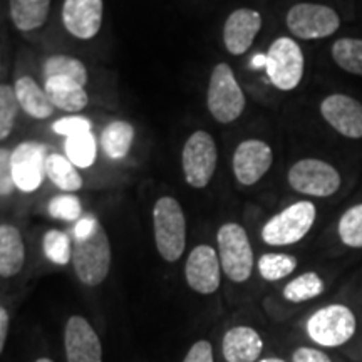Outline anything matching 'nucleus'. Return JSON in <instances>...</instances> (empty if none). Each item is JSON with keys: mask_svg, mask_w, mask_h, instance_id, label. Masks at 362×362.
I'll return each instance as SVG.
<instances>
[{"mask_svg": "<svg viewBox=\"0 0 362 362\" xmlns=\"http://www.w3.org/2000/svg\"><path fill=\"white\" fill-rule=\"evenodd\" d=\"M153 232L161 259L176 262L187 247V218L180 202L173 197H161L153 208Z\"/></svg>", "mask_w": 362, "mask_h": 362, "instance_id": "obj_1", "label": "nucleus"}, {"mask_svg": "<svg viewBox=\"0 0 362 362\" xmlns=\"http://www.w3.org/2000/svg\"><path fill=\"white\" fill-rule=\"evenodd\" d=\"M72 264L81 282L96 287L106 280L111 269V243L106 230L98 223L94 232L84 238H76Z\"/></svg>", "mask_w": 362, "mask_h": 362, "instance_id": "obj_2", "label": "nucleus"}, {"mask_svg": "<svg viewBox=\"0 0 362 362\" xmlns=\"http://www.w3.org/2000/svg\"><path fill=\"white\" fill-rule=\"evenodd\" d=\"M245 94L235 78L232 67L220 62L214 67L208 83L206 106L210 115L220 124L237 121L245 110Z\"/></svg>", "mask_w": 362, "mask_h": 362, "instance_id": "obj_3", "label": "nucleus"}, {"mask_svg": "<svg viewBox=\"0 0 362 362\" xmlns=\"http://www.w3.org/2000/svg\"><path fill=\"white\" fill-rule=\"evenodd\" d=\"M315 216L317 210L312 202L293 203L267 221L262 228V240L272 247L293 245L310 232Z\"/></svg>", "mask_w": 362, "mask_h": 362, "instance_id": "obj_4", "label": "nucleus"}, {"mask_svg": "<svg viewBox=\"0 0 362 362\" xmlns=\"http://www.w3.org/2000/svg\"><path fill=\"white\" fill-rule=\"evenodd\" d=\"M216 242L218 259L226 277L237 284L247 282L253 270V250L245 228L238 223L221 225Z\"/></svg>", "mask_w": 362, "mask_h": 362, "instance_id": "obj_5", "label": "nucleus"}, {"mask_svg": "<svg viewBox=\"0 0 362 362\" xmlns=\"http://www.w3.org/2000/svg\"><path fill=\"white\" fill-rule=\"evenodd\" d=\"M216 161L218 151L214 136L203 129L194 131L181 151V166L189 187L197 189L208 187L215 175Z\"/></svg>", "mask_w": 362, "mask_h": 362, "instance_id": "obj_6", "label": "nucleus"}, {"mask_svg": "<svg viewBox=\"0 0 362 362\" xmlns=\"http://www.w3.org/2000/svg\"><path fill=\"white\" fill-rule=\"evenodd\" d=\"M304 54L291 37L275 39L265 56V69L270 83L280 90H292L304 78Z\"/></svg>", "mask_w": 362, "mask_h": 362, "instance_id": "obj_7", "label": "nucleus"}, {"mask_svg": "<svg viewBox=\"0 0 362 362\" xmlns=\"http://www.w3.org/2000/svg\"><path fill=\"white\" fill-rule=\"evenodd\" d=\"M356 315L347 305L332 304L322 307L307 320V334L324 347H339L349 342L356 334Z\"/></svg>", "mask_w": 362, "mask_h": 362, "instance_id": "obj_8", "label": "nucleus"}, {"mask_svg": "<svg viewBox=\"0 0 362 362\" xmlns=\"http://www.w3.org/2000/svg\"><path fill=\"white\" fill-rule=\"evenodd\" d=\"M285 22L292 35L304 40L325 39L341 27L339 13L332 7L309 2L296 4L288 8Z\"/></svg>", "mask_w": 362, "mask_h": 362, "instance_id": "obj_9", "label": "nucleus"}, {"mask_svg": "<svg viewBox=\"0 0 362 362\" xmlns=\"http://www.w3.org/2000/svg\"><path fill=\"white\" fill-rule=\"evenodd\" d=\"M288 185L302 194L327 198L341 188V175L329 163L305 158L288 170Z\"/></svg>", "mask_w": 362, "mask_h": 362, "instance_id": "obj_10", "label": "nucleus"}, {"mask_svg": "<svg viewBox=\"0 0 362 362\" xmlns=\"http://www.w3.org/2000/svg\"><path fill=\"white\" fill-rule=\"evenodd\" d=\"M47 163V149L42 143L24 141L13 148L11 156L12 176L16 188L24 193H33L42 187Z\"/></svg>", "mask_w": 362, "mask_h": 362, "instance_id": "obj_11", "label": "nucleus"}, {"mask_svg": "<svg viewBox=\"0 0 362 362\" xmlns=\"http://www.w3.org/2000/svg\"><path fill=\"white\" fill-rule=\"evenodd\" d=\"M274 161L272 148L262 139H245L233 153V175L238 183L250 187L260 181Z\"/></svg>", "mask_w": 362, "mask_h": 362, "instance_id": "obj_12", "label": "nucleus"}, {"mask_svg": "<svg viewBox=\"0 0 362 362\" xmlns=\"http://www.w3.org/2000/svg\"><path fill=\"white\" fill-rule=\"evenodd\" d=\"M221 264L218 252L210 245L194 247L185 265V277L189 288L202 296L215 293L220 287Z\"/></svg>", "mask_w": 362, "mask_h": 362, "instance_id": "obj_13", "label": "nucleus"}, {"mask_svg": "<svg viewBox=\"0 0 362 362\" xmlns=\"http://www.w3.org/2000/svg\"><path fill=\"white\" fill-rule=\"evenodd\" d=\"M320 115L330 128L351 139L362 138V104L346 94H330L320 103Z\"/></svg>", "mask_w": 362, "mask_h": 362, "instance_id": "obj_14", "label": "nucleus"}, {"mask_svg": "<svg viewBox=\"0 0 362 362\" xmlns=\"http://www.w3.org/2000/svg\"><path fill=\"white\" fill-rule=\"evenodd\" d=\"M67 362H103V346L89 320L72 315L64 334Z\"/></svg>", "mask_w": 362, "mask_h": 362, "instance_id": "obj_15", "label": "nucleus"}, {"mask_svg": "<svg viewBox=\"0 0 362 362\" xmlns=\"http://www.w3.org/2000/svg\"><path fill=\"white\" fill-rule=\"evenodd\" d=\"M103 0H66L62 6V22L66 30L76 39H94L101 30Z\"/></svg>", "mask_w": 362, "mask_h": 362, "instance_id": "obj_16", "label": "nucleus"}, {"mask_svg": "<svg viewBox=\"0 0 362 362\" xmlns=\"http://www.w3.org/2000/svg\"><path fill=\"white\" fill-rule=\"evenodd\" d=\"M262 29L260 12L253 8H237L223 25V44L232 56H242L252 47L253 40Z\"/></svg>", "mask_w": 362, "mask_h": 362, "instance_id": "obj_17", "label": "nucleus"}, {"mask_svg": "<svg viewBox=\"0 0 362 362\" xmlns=\"http://www.w3.org/2000/svg\"><path fill=\"white\" fill-rule=\"evenodd\" d=\"M264 349V341L255 329L238 325L230 329L221 341V352L226 362H253Z\"/></svg>", "mask_w": 362, "mask_h": 362, "instance_id": "obj_18", "label": "nucleus"}, {"mask_svg": "<svg viewBox=\"0 0 362 362\" xmlns=\"http://www.w3.org/2000/svg\"><path fill=\"white\" fill-rule=\"evenodd\" d=\"M44 89L52 106L66 112L83 111L89 103L84 86L66 78L44 79Z\"/></svg>", "mask_w": 362, "mask_h": 362, "instance_id": "obj_19", "label": "nucleus"}, {"mask_svg": "<svg viewBox=\"0 0 362 362\" xmlns=\"http://www.w3.org/2000/svg\"><path fill=\"white\" fill-rule=\"evenodd\" d=\"M16 90V98L22 111L27 116L34 117V119H45V117L52 116L54 106L49 99L45 89L35 83L30 76H22L13 84Z\"/></svg>", "mask_w": 362, "mask_h": 362, "instance_id": "obj_20", "label": "nucleus"}, {"mask_svg": "<svg viewBox=\"0 0 362 362\" xmlns=\"http://www.w3.org/2000/svg\"><path fill=\"white\" fill-rule=\"evenodd\" d=\"M25 262V245L16 226L0 225V277H13Z\"/></svg>", "mask_w": 362, "mask_h": 362, "instance_id": "obj_21", "label": "nucleus"}, {"mask_svg": "<svg viewBox=\"0 0 362 362\" xmlns=\"http://www.w3.org/2000/svg\"><path fill=\"white\" fill-rule=\"evenodd\" d=\"M51 0H11V17L21 33H33L45 24Z\"/></svg>", "mask_w": 362, "mask_h": 362, "instance_id": "obj_22", "label": "nucleus"}, {"mask_svg": "<svg viewBox=\"0 0 362 362\" xmlns=\"http://www.w3.org/2000/svg\"><path fill=\"white\" fill-rule=\"evenodd\" d=\"M134 128L126 121H112L104 128L101 134V146L104 155L110 160H123L133 146Z\"/></svg>", "mask_w": 362, "mask_h": 362, "instance_id": "obj_23", "label": "nucleus"}, {"mask_svg": "<svg viewBox=\"0 0 362 362\" xmlns=\"http://www.w3.org/2000/svg\"><path fill=\"white\" fill-rule=\"evenodd\" d=\"M45 173H47L49 180L57 188H61L62 192L72 193L83 188V176H81L79 170L72 165L69 158L59 155V153H52V155L47 156Z\"/></svg>", "mask_w": 362, "mask_h": 362, "instance_id": "obj_24", "label": "nucleus"}, {"mask_svg": "<svg viewBox=\"0 0 362 362\" xmlns=\"http://www.w3.org/2000/svg\"><path fill=\"white\" fill-rule=\"evenodd\" d=\"M44 79L51 78H66L71 81H76L81 86H86L88 83V69L79 59L64 56V54H57V56H51L44 61L42 66Z\"/></svg>", "mask_w": 362, "mask_h": 362, "instance_id": "obj_25", "label": "nucleus"}, {"mask_svg": "<svg viewBox=\"0 0 362 362\" xmlns=\"http://www.w3.org/2000/svg\"><path fill=\"white\" fill-rule=\"evenodd\" d=\"M64 151L76 168H89L96 161L98 155V144L94 134L90 131H86V133L69 136V138H66Z\"/></svg>", "mask_w": 362, "mask_h": 362, "instance_id": "obj_26", "label": "nucleus"}, {"mask_svg": "<svg viewBox=\"0 0 362 362\" xmlns=\"http://www.w3.org/2000/svg\"><path fill=\"white\" fill-rule=\"evenodd\" d=\"M332 59L342 71L362 76V39L342 37L332 45Z\"/></svg>", "mask_w": 362, "mask_h": 362, "instance_id": "obj_27", "label": "nucleus"}, {"mask_svg": "<svg viewBox=\"0 0 362 362\" xmlns=\"http://www.w3.org/2000/svg\"><path fill=\"white\" fill-rule=\"evenodd\" d=\"M324 292V282L315 272H307V274L298 275L285 285L284 297L293 304H300V302L310 300V298L319 297Z\"/></svg>", "mask_w": 362, "mask_h": 362, "instance_id": "obj_28", "label": "nucleus"}, {"mask_svg": "<svg viewBox=\"0 0 362 362\" xmlns=\"http://www.w3.org/2000/svg\"><path fill=\"white\" fill-rule=\"evenodd\" d=\"M297 269V259L287 253H265L259 260V272L262 279L275 282L282 280Z\"/></svg>", "mask_w": 362, "mask_h": 362, "instance_id": "obj_29", "label": "nucleus"}, {"mask_svg": "<svg viewBox=\"0 0 362 362\" xmlns=\"http://www.w3.org/2000/svg\"><path fill=\"white\" fill-rule=\"evenodd\" d=\"M44 253L52 264L56 265H67L72 260V243L71 238L67 237L61 230H49L44 235Z\"/></svg>", "mask_w": 362, "mask_h": 362, "instance_id": "obj_30", "label": "nucleus"}, {"mask_svg": "<svg viewBox=\"0 0 362 362\" xmlns=\"http://www.w3.org/2000/svg\"><path fill=\"white\" fill-rule=\"evenodd\" d=\"M339 237L344 245L362 248V203L351 206L339 220Z\"/></svg>", "mask_w": 362, "mask_h": 362, "instance_id": "obj_31", "label": "nucleus"}, {"mask_svg": "<svg viewBox=\"0 0 362 362\" xmlns=\"http://www.w3.org/2000/svg\"><path fill=\"white\" fill-rule=\"evenodd\" d=\"M19 107L16 90L12 86L0 84V141H4L12 134Z\"/></svg>", "mask_w": 362, "mask_h": 362, "instance_id": "obj_32", "label": "nucleus"}, {"mask_svg": "<svg viewBox=\"0 0 362 362\" xmlns=\"http://www.w3.org/2000/svg\"><path fill=\"white\" fill-rule=\"evenodd\" d=\"M49 214L57 220L76 221L81 218L83 206H81L79 198L74 197V194H59V197H54L51 203H49Z\"/></svg>", "mask_w": 362, "mask_h": 362, "instance_id": "obj_33", "label": "nucleus"}, {"mask_svg": "<svg viewBox=\"0 0 362 362\" xmlns=\"http://www.w3.org/2000/svg\"><path fill=\"white\" fill-rule=\"evenodd\" d=\"M90 129H93V123H90L88 117H83V116L61 117V119H57L56 123L52 124L54 133L66 136V138L79 134V133H86V131H90Z\"/></svg>", "mask_w": 362, "mask_h": 362, "instance_id": "obj_34", "label": "nucleus"}, {"mask_svg": "<svg viewBox=\"0 0 362 362\" xmlns=\"http://www.w3.org/2000/svg\"><path fill=\"white\" fill-rule=\"evenodd\" d=\"M12 151L6 148H0V197H8L16 189L12 176V165H11Z\"/></svg>", "mask_w": 362, "mask_h": 362, "instance_id": "obj_35", "label": "nucleus"}, {"mask_svg": "<svg viewBox=\"0 0 362 362\" xmlns=\"http://www.w3.org/2000/svg\"><path fill=\"white\" fill-rule=\"evenodd\" d=\"M183 362H215L214 347H211V344L208 341L194 342Z\"/></svg>", "mask_w": 362, "mask_h": 362, "instance_id": "obj_36", "label": "nucleus"}, {"mask_svg": "<svg viewBox=\"0 0 362 362\" xmlns=\"http://www.w3.org/2000/svg\"><path fill=\"white\" fill-rule=\"evenodd\" d=\"M293 362H332L330 357L324 352L310 349V347H298L292 356Z\"/></svg>", "mask_w": 362, "mask_h": 362, "instance_id": "obj_37", "label": "nucleus"}, {"mask_svg": "<svg viewBox=\"0 0 362 362\" xmlns=\"http://www.w3.org/2000/svg\"><path fill=\"white\" fill-rule=\"evenodd\" d=\"M99 221L94 218V216H84V218H79L78 223L74 226V235L76 238H84L94 232Z\"/></svg>", "mask_w": 362, "mask_h": 362, "instance_id": "obj_38", "label": "nucleus"}, {"mask_svg": "<svg viewBox=\"0 0 362 362\" xmlns=\"http://www.w3.org/2000/svg\"><path fill=\"white\" fill-rule=\"evenodd\" d=\"M7 332H8V314L4 307H0V354H2L4 346H6Z\"/></svg>", "mask_w": 362, "mask_h": 362, "instance_id": "obj_39", "label": "nucleus"}, {"mask_svg": "<svg viewBox=\"0 0 362 362\" xmlns=\"http://www.w3.org/2000/svg\"><path fill=\"white\" fill-rule=\"evenodd\" d=\"M253 62H255V66H257V67L265 66V56H257V57H255V61H253Z\"/></svg>", "mask_w": 362, "mask_h": 362, "instance_id": "obj_40", "label": "nucleus"}, {"mask_svg": "<svg viewBox=\"0 0 362 362\" xmlns=\"http://www.w3.org/2000/svg\"><path fill=\"white\" fill-rule=\"evenodd\" d=\"M259 362H285L282 359H277V357H269V359H262Z\"/></svg>", "mask_w": 362, "mask_h": 362, "instance_id": "obj_41", "label": "nucleus"}, {"mask_svg": "<svg viewBox=\"0 0 362 362\" xmlns=\"http://www.w3.org/2000/svg\"><path fill=\"white\" fill-rule=\"evenodd\" d=\"M35 362H54L51 359H47V357H40V359H37Z\"/></svg>", "mask_w": 362, "mask_h": 362, "instance_id": "obj_42", "label": "nucleus"}]
</instances>
